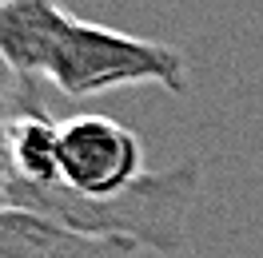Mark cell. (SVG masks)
<instances>
[{
    "mask_svg": "<svg viewBox=\"0 0 263 258\" xmlns=\"http://www.w3.org/2000/svg\"><path fill=\"white\" fill-rule=\"evenodd\" d=\"M203 187V163L183 159L167 171L140 175L128 191L108 199H84L64 183H8V207L44 214L52 223L80 230L88 239H120L156 254H176L187 242V219Z\"/></svg>",
    "mask_w": 263,
    "mask_h": 258,
    "instance_id": "1",
    "label": "cell"
},
{
    "mask_svg": "<svg viewBox=\"0 0 263 258\" xmlns=\"http://www.w3.org/2000/svg\"><path fill=\"white\" fill-rule=\"evenodd\" d=\"M40 80L56 83L72 99L140 88V83L164 88L172 96H187L192 68H187V56L172 44L116 32L104 24H88V20L64 12L48 40Z\"/></svg>",
    "mask_w": 263,
    "mask_h": 258,
    "instance_id": "2",
    "label": "cell"
},
{
    "mask_svg": "<svg viewBox=\"0 0 263 258\" xmlns=\"http://www.w3.org/2000/svg\"><path fill=\"white\" fill-rule=\"evenodd\" d=\"M144 175L140 135L108 115H76L60 123V183L84 199L128 191Z\"/></svg>",
    "mask_w": 263,
    "mask_h": 258,
    "instance_id": "3",
    "label": "cell"
},
{
    "mask_svg": "<svg viewBox=\"0 0 263 258\" xmlns=\"http://www.w3.org/2000/svg\"><path fill=\"white\" fill-rule=\"evenodd\" d=\"M136 250L120 239H88L32 210H0V258H136Z\"/></svg>",
    "mask_w": 263,
    "mask_h": 258,
    "instance_id": "4",
    "label": "cell"
},
{
    "mask_svg": "<svg viewBox=\"0 0 263 258\" xmlns=\"http://www.w3.org/2000/svg\"><path fill=\"white\" fill-rule=\"evenodd\" d=\"M8 163L12 179L24 183H60V123L52 119L36 83H16V103L8 119Z\"/></svg>",
    "mask_w": 263,
    "mask_h": 258,
    "instance_id": "5",
    "label": "cell"
},
{
    "mask_svg": "<svg viewBox=\"0 0 263 258\" xmlns=\"http://www.w3.org/2000/svg\"><path fill=\"white\" fill-rule=\"evenodd\" d=\"M64 8L56 0H4L0 4V60L24 83L40 80V64Z\"/></svg>",
    "mask_w": 263,
    "mask_h": 258,
    "instance_id": "6",
    "label": "cell"
},
{
    "mask_svg": "<svg viewBox=\"0 0 263 258\" xmlns=\"http://www.w3.org/2000/svg\"><path fill=\"white\" fill-rule=\"evenodd\" d=\"M16 76L0 60V210L8 207V183H12V163H8V119H12V103H16Z\"/></svg>",
    "mask_w": 263,
    "mask_h": 258,
    "instance_id": "7",
    "label": "cell"
},
{
    "mask_svg": "<svg viewBox=\"0 0 263 258\" xmlns=\"http://www.w3.org/2000/svg\"><path fill=\"white\" fill-rule=\"evenodd\" d=\"M0 4H4V0H0Z\"/></svg>",
    "mask_w": 263,
    "mask_h": 258,
    "instance_id": "8",
    "label": "cell"
}]
</instances>
